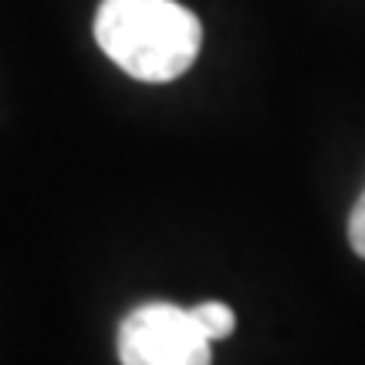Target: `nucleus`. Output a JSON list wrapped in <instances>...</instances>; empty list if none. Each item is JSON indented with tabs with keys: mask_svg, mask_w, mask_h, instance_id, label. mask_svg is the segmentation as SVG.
Masks as SVG:
<instances>
[{
	"mask_svg": "<svg viewBox=\"0 0 365 365\" xmlns=\"http://www.w3.org/2000/svg\"><path fill=\"white\" fill-rule=\"evenodd\" d=\"M95 41L129 78L163 85L193 68L203 27L176 0H102L95 14Z\"/></svg>",
	"mask_w": 365,
	"mask_h": 365,
	"instance_id": "obj_1",
	"label": "nucleus"
},
{
	"mask_svg": "<svg viewBox=\"0 0 365 365\" xmlns=\"http://www.w3.org/2000/svg\"><path fill=\"white\" fill-rule=\"evenodd\" d=\"M210 345L193 314L170 301L139 304L118 325L122 365H210Z\"/></svg>",
	"mask_w": 365,
	"mask_h": 365,
	"instance_id": "obj_2",
	"label": "nucleus"
},
{
	"mask_svg": "<svg viewBox=\"0 0 365 365\" xmlns=\"http://www.w3.org/2000/svg\"><path fill=\"white\" fill-rule=\"evenodd\" d=\"M349 244H352V250L359 257H365V190L355 200L352 217H349Z\"/></svg>",
	"mask_w": 365,
	"mask_h": 365,
	"instance_id": "obj_4",
	"label": "nucleus"
},
{
	"mask_svg": "<svg viewBox=\"0 0 365 365\" xmlns=\"http://www.w3.org/2000/svg\"><path fill=\"white\" fill-rule=\"evenodd\" d=\"M190 314H193V322L200 325V331H203L210 341H220V339H227V335H234V325H237L234 308L223 304V301H203V304L190 308Z\"/></svg>",
	"mask_w": 365,
	"mask_h": 365,
	"instance_id": "obj_3",
	"label": "nucleus"
}]
</instances>
